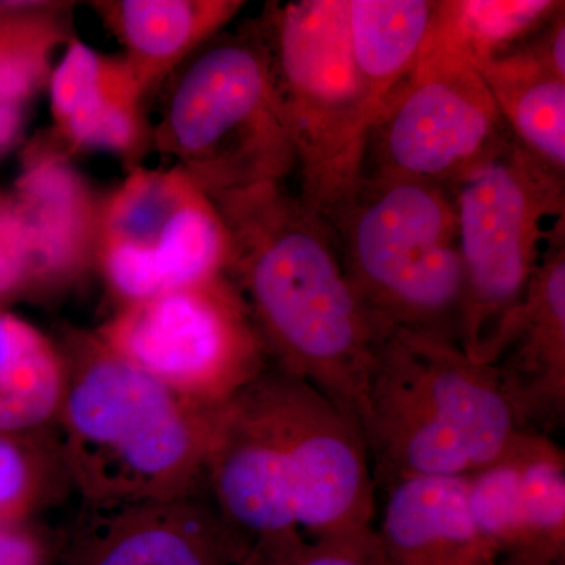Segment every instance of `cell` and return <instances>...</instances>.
Instances as JSON below:
<instances>
[{
	"instance_id": "16",
	"label": "cell",
	"mask_w": 565,
	"mask_h": 565,
	"mask_svg": "<svg viewBox=\"0 0 565 565\" xmlns=\"http://www.w3.org/2000/svg\"><path fill=\"white\" fill-rule=\"evenodd\" d=\"M74 565H236L243 546L211 504L182 500L95 509Z\"/></svg>"
},
{
	"instance_id": "25",
	"label": "cell",
	"mask_w": 565,
	"mask_h": 565,
	"mask_svg": "<svg viewBox=\"0 0 565 565\" xmlns=\"http://www.w3.org/2000/svg\"><path fill=\"white\" fill-rule=\"evenodd\" d=\"M36 294L31 241L11 192H0V305Z\"/></svg>"
},
{
	"instance_id": "20",
	"label": "cell",
	"mask_w": 565,
	"mask_h": 565,
	"mask_svg": "<svg viewBox=\"0 0 565 565\" xmlns=\"http://www.w3.org/2000/svg\"><path fill=\"white\" fill-rule=\"evenodd\" d=\"M435 0H349L353 62L374 118L418 62Z\"/></svg>"
},
{
	"instance_id": "11",
	"label": "cell",
	"mask_w": 565,
	"mask_h": 565,
	"mask_svg": "<svg viewBox=\"0 0 565 565\" xmlns=\"http://www.w3.org/2000/svg\"><path fill=\"white\" fill-rule=\"evenodd\" d=\"M509 140L476 66L423 46L415 68L371 125L362 178L424 182L449 191Z\"/></svg>"
},
{
	"instance_id": "5",
	"label": "cell",
	"mask_w": 565,
	"mask_h": 565,
	"mask_svg": "<svg viewBox=\"0 0 565 565\" xmlns=\"http://www.w3.org/2000/svg\"><path fill=\"white\" fill-rule=\"evenodd\" d=\"M322 218L377 344L394 333L459 344L463 275L451 193L360 178Z\"/></svg>"
},
{
	"instance_id": "8",
	"label": "cell",
	"mask_w": 565,
	"mask_h": 565,
	"mask_svg": "<svg viewBox=\"0 0 565 565\" xmlns=\"http://www.w3.org/2000/svg\"><path fill=\"white\" fill-rule=\"evenodd\" d=\"M462 258L459 344L490 364L525 302L550 233L565 218V177L512 139L448 191Z\"/></svg>"
},
{
	"instance_id": "4",
	"label": "cell",
	"mask_w": 565,
	"mask_h": 565,
	"mask_svg": "<svg viewBox=\"0 0 565 565\" xmlns=\"http://www.w3.org/2000/svg\"><path fill=\"white\" fill-rule=\"evenodd\" d=\"M359 426L375 490L399 479L470 476L525 433L490 364L414 333L377 345Z\"/></svg>"
},
{
	"instance_id": "12",
	"label": "cell",
	"mask_w": 565,
	"mask_h": 565,
	"mask_svg": "<svg viewBox=\"0 0 565 565\" xmlns=\"http://www.w3.org/2000/svg\"><path fill=\"white\" fill-rule=\"evenodd\" d=\"M468 505L497 561L565 563V455L548 435L525 430L468 476Z\"/></svg>"
},
{
	"instance_id": "1",
	"label": "cell",
	"mask_w": 565,
	"mask_h": 565,
	"mask_svg": "<svg viewBox=\"0 0 565 565\" xmlns=\"http://www.w3.org/2000/svg\"><path fill=\"white\" fill-rule=\"evenodd\" d=\"M203 486L243 550L374 526L377 490L359 423L273 363L215 411Z\"/></svg>"
},
{
	"instance_id": "6",
	"label": "cell",
	"mask_w": 565,
	"mask_h": 565,
	"mask_svg": "<svg viewBox=\"0 0 565 565\" xmlns=\"http://www.w3.org/2000/svg\"><path fill=\"white\" fill-rule=\"evenodd\" d=\"M152 145L207 195L282 182L296 170L258 22L215 36L193 58Z\"/></svg>"
},
{
	"instance_id": "18",
	"label": "cell",
	"mask_w": 565,
	"mask_h": 565,
	"mask_svg": "<svg viewBox=\"0 0 565 565\" xmlns=\"http://www.w3.org/2000/svg\"><path fill=\"white\" fill-rule=\"evenodd\" d=\"M241 0H102L93 3L148 93L239 14Z\"/></svg>"
},
{
	"instance_id": "27",
	"label": "cell",
	"mask_w": 565,
	"mask_h": 565,
	"mask_svg": "<svg viewBox=\"0 0 565 565\" xmlns=\"http://www.w3.org/2000/svg\"><path fill=\"white\" fill-rule=\"evenodd\" d=\"M44 561L46 545L28 520H0V565H44Z\"/></svg>"
},
{
	"instance_id": "2",
	"label": "cell",
	"mask_w": 565,
	"mask_h": 565,
	"mask_svg": "<svg viewBox=\"0 0 565 565\" xmlns=\"http://www.w3.org/2000/svg\"><path fill=\"white\" fill-rule=\"evenodd\" d=\"M210 196L228 230L226 277L270 363L359 423L379 344L345 280L329 225L285 181Z\"/></svg>"
},
{
	"instance_id": "22",
	"label": "cell",
	"mask_w": 565,
	"mask_h": 565,
	"mask_svg": "<svg viewBox=\"0 0 565 565\" xmlns=\"http://www.w3.org/2000/svg\"><path fill=\"white\" fill-rule=\"evenodd\" d=\"M73 39L66 3L0 2V103L28 107Z\"/></svg>"
},
{
	"instance_id": "9",
	"label": "cell",
	"mask_w": 565,
	"mask_h": 565,
	"mask_svg": "<svg viewBox=\"0 0 565 565\" xmlns=\"http://www.w3.org/2000/svg\"><path fill=\"white\" fill-rule=\"evenodd\" d=\"M95 337L141 373L204 408L221 407L270 363L226 275L121 305Z\"/></svg>"
},
{
	"instance_id": "26",
	"label": "cell",
	"mask_w": 565,
	"mask_h": 565,
	"mask_svg": "<svg viewBox=\"0 0 565 565\" xmlns=\"http://www.w3.org/2000/svg\"><path fill=\"white\" fill-rule=\"evenodd\" d=\"M54 349L32 323L0 310V392Z\"/></svg>"
},
{
	"instance_id": "29",
	"label": "cell",
	"mask_w": 565,
	"mask_h": 565,
	"mask_svg": "<svg viewBox=\"0 0 565 565\" xmlns=\"http://www.w3.org/2000/svg\"><path fill=\"white\" fill-rule=\"evenodd\" d=\"M28 107L0 103V159L9 154L22 139Z\"/></svg>"
},
{
	"instance_id": "24",
	"label": "cell",
	"mask_w": 565,
	"mask_h": 565,
	"mask_svg": "<svg viewBox=\"0 0 565 565\" xmlns=\"http://www.w3.org/2000/svg\"><path fill=\"white\" fill-rule=\"evenodd\" d=\"M236 565H393L374 526L308 539L281 535L245 546Z\"/></svg>"
},
{
	"instance_id": "3",
	"label": "cell",
	"mask_w": 565,
	"mask_h": 565,
	"mask_svg": "<svg viewBox=\"0 0 565 565\" xmlns=\"http://www.w3.org/2000/svg\"><path fill=\"white\" fill-rule=\"evenodd\" d=\"M65 364L61 412L66 476L95 509L166 503L203 486L217 408L182 399L110 352L79 338Z\"/></svg>"
},
{
	"instance_id": "10",
	"label": "cell",
	"mask_w": 565,
	"mask_h": 565,
	"mask_svg": "<svg viewBox=\"0 0 565 565\" xmlns=\"http://www.w3.org/2000/svg\"><path fill=\"white\" fill-rule=\"evenodd\" d=\"M230 253L214 200L178 167L132 169L102 199L95 264L120 307L222 277Z\"/></svg>"
},
{
	"instance_id": "15",
	"label": "cell",
	"mask_w": 565,
	"mask_h": 565,
	"mask_svg": "<svg viewBox=\"0 0 565 565\" xmlns=\"http://www.w3.org/2000/svg\"><path fill=\"white\" fill-rule=\"evenodd\" d=\"M11 193L31 241L36 292L76 281L96 262L102 199L68 158L46 141L22 152Z\"/></svg>"
},
{
	"instance_id": "7",
	"label": "cell",
	"mask_w": 565,
	"mask_h": 565,
	"mask_svg": "<svg viewBox=\"0 0 565 565\" xmlns=\"http://www.w3.org/2000/svg\"><path fill=\"white\" fill-rule=\"evenodd\" d=\"M256 22L296 152L299 195L323 217L362 178L374 121L353 62L349 0L270 3Z\"/></svg>"
},
{
	"instance_id": "23",
	"label": "cell",
	"mask_w": 565,
	"mask_h": 565,
	"mask_svg": "<svg viewBox=\"0 0 565 565\" xmlns=\"http://www.w3.org/2000/svg\"><path fill=\"white\" fill-rule=\"evenodd\" d=\"M35 434L0 430V520L22 522L54 492L61 468V451L46 448ZM66 471V470H65Z\"/></svg>"
},
{
	"instance_id": "14",
	"label": "cell",
	"mask_w": 565,
	"mask_h": 565,
	"mask_svg": "<svg viewBox=\"0 0 565 565\" xmlns=\"http://www.w3.org/2000/svg\"><path fill=\"white\" fill-rule=\"evenodd\" d=\"M47 90L55 132L66 147L134 162L152 143L145 107L150 93L122 55L73 39L54 63Z\"/></svg>"
},
{
	"instance_id": "17",
	"label": "cell",
	"mask_w": 565,
	"mask_h": 565,
	"mask_svg": "<svg viewBox=\"0 0 565 565\" xmlns=\"http://www.w3.org/2000/svg\"><path fill=\"white\" fill-rule=\"evenodd\" d=\"M468 476L407 478L377 489L374 531L393 565H497L479 534Z\"/></svg>"
},
{
	"instance_id": "21",
	"label": "cell",
	"mask_w": 565,
	"mask_h": 565,
	"mask_svg": "<svg viewBox=\"0 0 565 565\" xmlns=\"http://www.w3.org/2000/svg\"><path fill=\"white\" fill-rule=\"evenodd\" d=\"M564 7L557 0H435L424 46L479 66L525 43Z\"/></svg>"
},
{
	"instance_id": "19",
	"label": "cell",
	"mask_w": 565,
	"mask_h": 565,
	"mask_svg": "<svg viewBox=\"0 0 565 565\" xmlns=\"http://www.w3.org/2000/svg\"><path fill=\"white\" fill-rule=\"evenodd\" d=\"M476 70L515 143L565 177V81L535 61L525 43Z\"/></svg>"
},
{
	"instance_id": "28",
	"label": "cell",
	"mask_w": 565,
	"mask_h": 565,
	"mask_svg": "<svg viewBox=\"0 0 565 565\" xmlns=\"http://www.w3.org/2000/svg\"><path fill=\"white\" fill-rule=\"evenodd\" d=\"M525 47L546 71L565 81V7L525 41Z\"/></svg>"
},
{
	"instance_id": "13",
	"label": "cell",
	"mask_w": 565,
	"mask_h": 565,
	"mask_svg": "<svg viewBox=\"0 0 565 565\" xmlns=\"http://www.w3.org/2000/svg\"><path fill=\"white\" fill-rule=\"evenodd\" d=\"M490 366L523 429L555 438L565 423V218Z\"/></svg>"
}]
</instances>
